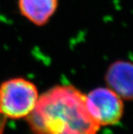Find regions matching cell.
<instances>
[{
  "label": "cell",
  "instance_id": "6da1fadb",
  "mask_svg": "<svg viewBox=\"0 0 133 134\" xmlns=\"http://www.w3.org/2000/svg\"><path fill=\"white\" fill-rule=\"evenodd\" d=\"M34 134H97L86 95L72 85H57L43 93L27 117Z\"/></svg>",
  "mask_w": 133,
  "mask_h": 134
},
{
  "label": "cell",
  "instance_id": "7a4b0ae2",
  "mask_svg": "<svg viewBox=\"0 0 133 134\" xmlns=\"http://www.w3.org/2000/svg\"><path fill=\"white\" fill-rule=\"evenodd\" d=\"M34 83L24 78H13L0 85V115L9 119L27 118L39 100Z\"/></svg>",
  "mask_w": 133,
  "mask_h": 134
},
{
  "label": "cell",
  "instance_id": "3957f363",
  "mask_svg": "<svg viewBox=\"0 0 133 134\" xmlns=\"http://www.w3.org/2000/svg\"><path fill=\"white\" fill-rule=\"evenodd\" d=\"M86 104L91 116L100 127L117 125L124 112L123 100L107 87L91 90L86 95Z\"/></svg>",
  "mask_w": 133,
  "mask_h": 134
},
{
  "label": "cell",
  "instance_id": "277c9868",
  "mask_svg": "<svg viewBox=\"0 0 133 134\" xmlns=\"http://www.w3.org/2000/svg\"><path fill=\"white\" fill-rule=\"evenodd\" d=\"M107 87L123 100H133V62L118 59L107 68L105 74Z\"/></svg>",
  "mask_w": 133,
  "mask_h": 134
},
{
  "label": "cell",
  "instance_id": "5b68a950",
  "mask_svg": "<svg viewBox=\"0 0 133 134\" xmlns=\"http://www.w3.org/2000/svg\"><path fill=\"white\" fill-rule=\"evenodd\" d=\"M59 0H18L21 15L34 25L42 27L56 12Z\"/></svg>",
  "mask_w": 133,
  "mask_h": 134
}]
</instances>
